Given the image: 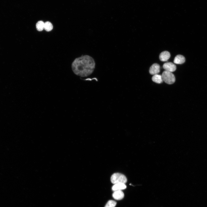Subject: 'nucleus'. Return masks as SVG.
<instances>
[{"instance_id": "nucleus-1", "label": "nucleus", "mask_w": 207, "mask_h": 207, "mask_svg": "<svg viewBox=\"0 0 207 207\" xmlns=\"http://www.w3.org/2000/svg\"><path fill=\"white\" fill-rule=\"evenodd\" d=\"M95 62L93 57L85 55L76 58L72 64V71L76 75L85 77L89 76L93 72Z\"/></svg>"}, {"instance_id": "nucleus-2", "label": "nucleus", "mask_w": 207, "mask_h": 207, "mask_svg": "<svg viewBox=\"0 0 207 207\" xmlns=\"http://www.w3.org/2000/svg\"><path fill=\"white\" fill-rule=\"evenodd\" d=\"M110 180L112 183L114 184L118 183L125 184L127 181L126 177L124 175L119 173H114L111 176Z\"/></svg>"}, {"instance_id": "nucleus-3", "label": "nucleus", "mask_w": 207, "mask_h": 207, "mask_svg": "<svg viewBox=\"0 0 207 207\" xmlns=\"http://www.w3.org/2000/svg\"><path fill=\"white\" fill-rule=\"evenodd\" d=\"M162 76L163 81L167 84H172L175 82V76L171 72L165 70L162 72Z\"/></svg>"}, {"instance_id": "nucleus-4", "label": "nucleus", "mask_w": 207, "mask_h": 207, "mask_svg": "<svg viewBox=\"0 0 207 207\" xmlns=\"http://www.w3.org/2000/svg\"><path fill=\"white\" fill-rule=\"evenodd\" d=\"M163 67L165 70L171 72L175 71L176 69V65L171 62L164 63L163 65Z\"/></svg>"}, {"instance_id": "nucleus-5", "label": "nucleus", "mask_w": 207, "mask_h": 207, "mask_svg": "<svg viewBox=\"0 0 207 207\" xmlns=\"http://www.w3.org/2000/svg\"><path fill=\"white\" fill-rule=\"evenodd\" d=\"M160 71V67L159 65L157 63L153 64L150 67L149 72L152 75L158 74Z\"/></svg>"}, {"instance_id": "nucleus-6", "label": "nucleus", "mask_w": 207, "mask_h": 207, "mask_svg": "<svg viewBox=\"0 0 207 207\" xmlns=\"http://www.w3.org/2000/svg\"><path fill=\"white\" fill-rule=\"evenodd\" d=\"M170 55L168 51H164L161 52L159 55L160 60L162 62L167 61L170 58Z\"/></svg>"}, {"instance_id": "nucleus-7", "label": "nucleus", "mask_w": 207, "mask_h": 207, "mask_svg": "<svg viewBox=\"0 0 207 207\" xmlns=\"http://www.w3.org/2000/svg\"><path fill=\"white\" fill-rule=\"evenodd\" d=\"M124 196V193L121 190L115 191L112 194V197L114 198L117 200L122 199Z\"/></svg>"}, {"instance_id": "nucleus-8", "label": "nucleus", "mask_w": 207, "mask_h": 207, "mask_svg": "<svg viewBox=\"0 0 207 207\" xmlns=\"http://www.w3.org/2000/svg\"><path fill=\"white\" fill-rule=\"evenodd\" d=\"M126 187V185L123 183H118L114 184L112 187V189L115 191L121 190L125 189Z\"/></svg>"}, {"instance_id": "nucleus-9", "label": "nucleus", "mask_w": 207, "mask_h": 207, "mask_svg": "<svg viewBox=\"0 0 207 207\" xmlns=\"http://www.w3.org/2000/svg\"><path fill=\"white\" fill-rule=\"evenodd\" d=\"M185 59L184 56L181 55H178L175 57L174 62L177 64H181L184 63Z\"/></svg>"}, {"instance_id": "nucleus-10", "label": "nucleus", "mask_w": 207, "mask_h": 207, "mask_svg": "<svg viewBox=\"0 0 207 207\" xmlns=\"http://www.w3.org/2000/svg\"><path fill=\"white\" fill-rule=\"evenodd\" d=\"M152 80L154 82L158 84H160L163 81L162 75L158 74L154 75L152 77Z\"/></svg>"}, {"instance_id": "nucleus-11", "label": "nucleus", "mask_w": 207, "mask_h": 207, "mask_svg": "<svg viewBox=\"0 0 207 207\" xmlns=\"http://www.w3.org/2000/svg\"><path fill=\"white\" fill-rule=\"evenodd\" d=\"M53 28V26L50 22L47 21L44 23V29L47 32L51 31Z\"/></svg>"}, {"instance_id": "nucleus-12", "label": "nucleus", "mask_w": 207, "mask_h": 207, "mask_svg": "<svg viewBox=\"0 0 207 207\" xmlns=\"http://www.w3.org/2000/svg\"><path fill=\"white\" fill-rule=\"evenodd\" d=\"M44 22L42 21H39L36 23V26L37 30L41 31L44 29Z\"/></svg>"}, {"instance_id": "nucleus-13", "label": "nucleus", "mask_w": 207, "mask_h": 207, "mask_svg": "<svg viewBox=\"0 0 207 207\" xmlns=\"http://www.w3.org/2000/svg\"><path fill=\"white\" fill-rule=\"evenodd\" d=\"M116 204V202L113 200H110L107 202L105 207H115Z\"/></svg>"}]
</instances>
